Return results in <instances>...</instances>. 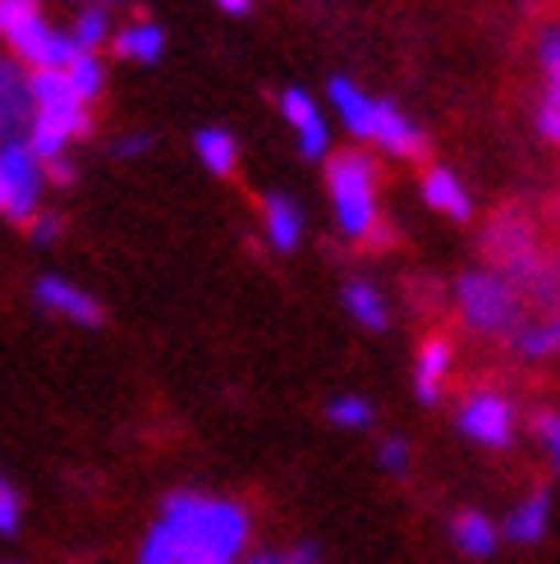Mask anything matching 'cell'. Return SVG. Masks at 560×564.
<instances>
[{
	"label": "cell",
	"mask_w": 560,
	"mask_h": 564,
	"mask_svg": "<svg viewBox=\"0 0 560 564\" xmlns=\"http://www.w3.org/2000/svg\"><path fill=\"white\" fill-rule=\"evenodd\" d=\"M381 464H386L390 473H405V468H409V445H405L400 436L381 441Z\"/></svg>",
	"instance_id": "484cf974"
},
{
	"label": "cell",
	"mask_w": 560,
	"mask_h": 564,
	"mask_svg": "<svg viewBox=\"0 0 560 564\" xmlns=\"http://www.w3.org/2000/svg\"><path fill=\"white\" fill-rule=\"evenodd\" d=\"M0 37L10 42V51L19 61L37 69H65L78 46L69 33H55V28L42 19L37 6H28V0H0Z\"/></svg>",
	"instance_id": "5b68a950"
},
{
	"label": "cell",
	"mask_w": 560,
	"mask_h": 564,
	"mask_svg": "<svg viewBox=\"0 0 560 564\" xmlns=\"http://www.w3.org/2000/svg\"><path fill=\"white\" fill-rule=\"evenodd\" d=\"M483 243H487L492 271H496V275H506L519 294L534 285L538 271H542L547 258H551V252H542V243H538L534 220H528L524 212H515V207H506V212H500V216L487 225Z\"/></svg>",
	"instance_id": "8992f818"
},
{
	"label": "cell",
	"mask_w": 560,
	"mask_h": 564,
	"mask_svg": "<svg viewBox=\"0 0 560 564\" xmlns=\"http://www.w3.org/2000/svg\"><path fill=\"white\" fill-rule=\"evenodd\" d=\"M542 65H547V93L538 106V133L547 143H560V28L542 33Z\"/></svg>",
	"instance_id": "4fadbf2b"
},
{
	"label": "cell",
	"mask_w": 560,
	"mask_h": 564,
	"mask_svg": "<svg viewBox=\"0 0 560 564\" xmlns=\"http://www.w3.org/2000/svg\"><path fill=\"white\" fill-rule=\"evenodd\" d=\"M515 354L519 358H551L560 354V313H542V317H528L515 330Z\"/></svg>",
	"instance_id": "ac0fdd59"
},
{
	"label": "cell",
	"mask_w": 560,
	"mask_h": 564,
	"mask_svg": "<svg viewBox=\"0 0 560 564\" xmlns=\"http://www.w3.org/2000/svg\"><path fill=\"white\" fill-rule=\"evenodd\" d=\"M423 197H428V207H432V212L451 216V220H469V216H473V197H469V188L460 184L455 171H445V165H432V171L423 175Z\"/></svg>",
	"instance_id": "9a60e30c"
},
{
	"label": "cell",
	"mask_w": 560,
	"mask_h": 564,
	"mask_svg": "<svg viewBox=\"0 0 560 564\" xmlns=\"http://www.w3.org/2000/svg\"><path fill=\"white\" fill-rule=\"evenodd\" d=\"M152 148H157L152 133H133V138H120V143H116V156L133 161V156H143V152H152Z\"/></svg>",
	"instance_id": "4316f807"
},
{
	"label": "cell",
	"mask_w": 560,
	"mask_h": 564,
	"mask_svg": "<svg viewBox=\"0 0 560 564\" xmlns=\"http://www.w3.org/2000/svg\"><path fill=\"white\" fill-rule=\"evenodd\" d=\"M28 93H33V124H28V152L42 165L61 161L74 138L93 133V110L83 101L61 69H37L28 74Z\"/></svg>",
	"instance_id": "7a4b0ae2"
},
{
	"label": "cell",
	"mask_w": 560,
	"mask_h": 564,
	"mask_svg": "<svg viewBox=\"0 0 560 564\" xmlns=\"http://www.w3.org/2000/svg\"><path fill=\"white\" fill-rule=\"evenodd\" d=\"M547 528H551V496L547 491H534L524 505H515V514L506 519V528H500V532H506L510 542H524L528 546V542H542Z\"/></svg>",
	"instance_id": "2e32d148"
},
{
	"label": "cell",
	"mask_w": 560,
	"mask_h": 564,
	"mask_svg": "<svg viewBox=\"0 0 560 564\" xmlns=\"http://www.w3.org/2000/svg\"><path fill=\"white\" fill-rule=\"evenodd\" d=\"M69 37H74L78 51H88V55H93L97 46L110 42V14H106L101 6H88V10L74 19V33H69Z\"/></svg>",
	"instance_id": "603a6c76"
},
{
	"label": "cell",
	"mask_w": 560,
	"mask_h": 564,
	"mask_svg": "<svg viewBox=\"0 0 560 564\" xmlns=\"http://www.w3.org/2000/svg\"><path fill=\"white\" fill-rule=\"evenodd\" d=\"M451 362H455V349L445 335H432V340H423V349H418V362H413V390L423 404H437L441 390H445V377H451Z\"/></svg>",
	"instance_id": "7c38bea8"
},
{
	"label": "cell",
	"mask_w": 560,
	"mask_h": 564,
	"mask_svg": "<svg viewBox=\"0 0 560 564\" xmlns=\"http://www.w3.org/2000/svg\"><path fill=\"white\" fill-rule=\"evenodd\" d=\"M368 138H373L381 152H390V156H405V161H423V156H428V138H423V129H418V124L405 116V110H396L390 101H377Z\"/></svg>",
	"instance_id": "9c48e42d"
},
{
	"label": "cell",
	"mask_w": 560,
	"mask_h": 564,
	"mask_svg": "<svg viewBox=\"0 0 560 564\" xmlns=\"http://www.w3.org/2000/svg\"><path fill=\"white\" fill-rule=\"evenodd\" d=\"M19 523H23V500H19L10 477L0 473V538H14Z\"/></svg>",
	"instance_id": "d4e9b609"
},
{
	"label": "cell",
	"mask_w": 560,
	"mask_h": 564,
	"mask_svg": "<svg viewBox=\"0 0 560 564\" xmlns=\"http://www.w3.org/2000/svg\"><path fill=\"white\" fill-rule=\"evenodd\" d=\"M46 180H55V184H65V188H69V184L78 180V171H74V161H69V156H61V161H51V165H46Z\"/></svg>",
	"instance_id": "f546056e"
},
{
	"label": "cell",
	"mask_w": 560,
	"mask_h": 564,
	"mask_svg": "<svg viewBox=\"0 0 560 564\" xmlns=\"http://www.w3.org/2000/svg\"><path fill=\"white\" fill-rule=\"evenodd\" d=\"M322 560V551L313 546V542H303V546H294L290 555H286V564H317Z\"/></svg>",
	"instance_id": "4dcf8cb0"
},
{
	"label": "cell",
	"mask_w": 560,
	"mask_h": 564,
	"mask_svg": "<svg viewBox=\"0 0 560 564\" xmlns=\"http://www.w3.org/2000/svg\"><path fill=\"white\" fill-rule=\"evenodd\" d=\"M28 230H33V239H37V243H55V235H61V220L46 216V212H37L33 220H28Z\"/></svg>",
	"instance_id": "83f0119b"
},
{
	"label": "cell",
	"mask_w": 560,
	"mask_h": 564,
	"mask_svg": "<svg viewBox=\"0 0 560 564\" xmlns=\"http://www.w3.org/2000/svg\"><path fill=\"white\" fill-rule=\"evenodd\" d=\"M345 307H349V317H354L358 326H368V330H386V326H390L386 299L368 285V280H349V285H345Z\"/></svg>",
	"instance_id": "44dd1931"
},
{
	"label": "cell",
	"mask_w": 560,
	"mask_h": 564,
	"mask_svg": "<svg viewBox=\"0 0 560 564\" xmlns=\"http://www.w3.org/2000/svg\"><path fill=\"white\" fill-rule=\"evenodd\" d=\"M326 188L335 203V220L349 239H373L381 230L377 207V165L363 152H335L326 165Z\"/></svg>",
	"instance_id": "277c9868"
},
{
	"label": "cell",
	"mask_w": 560,
	"mask_h": 564,
	"mask_svg": "<svg viewBox=\"0 0 560 564\" xmlns=\"http://www.w3.org/2000/svg\"><path fill=\"white\" fill-rule=\"evenodd\" d=\"M0 212H10V184H6V165H0Z\"/></svg>",
	"instance_id": "d6a6232c"
},
{
	"label": "cell",
	"mask_w": 560,
	"mask_h": 564,
	"mask_svg": "<svg viewBox=\"0 0 560 564\" xmlns=\"http://www.w3.org/2000/svg\"><path fill=\"white\" fill-rule=\"evenodd\" d=\"M33 294H37V303L46 307V313L69 317V322H78V326H101V322H106L101 303H97L88 290H78V285H69V280H61V275H42L37 285H33Z\"/></svg>",
	"instance_id": "8fae6325"
},
{
	"label": "cell",
	"mask_w": 560,
	"mask_h": 564,
	"mask_svg": "<svg viewBox=\"0 0 560 564\" xmlns=\"http://www.w3.org/2000/svg\"><path fill=\"white\" fill-rule=\"evenodd\" d=\"M451 532H455V546L464 555H473V560H487L496 551V542H500V528L487 514H478V510H464Z\"/></svg>",
	"instance_id": "d6986e66"
},
{
	"label": "cell",
	"mask_w": 560,
	"mask_h": 564,
	"mask_svg": "<svg viewBox=\"0 0 560 564\" xmlns=\"http://www.w3.org/2000/svg\"><path fill=\"white\" fill-rule=\"evenodd\" d=\"M455 303L469 330L478 335H500V340H515V330L528 322V299L510 285L506 275L487 271H469L455 285Z\"/></svg>",
	"instance_id": "3957f363"
},
{
	"label": "cell",
	"mask_w": 560,
	"mask_h": 564,
	"mask_svg": "<svg viewBox=\"0 0 560 564\" xmlns=\"http://www.w3.org/2000/svg\"><path fill=\"white\" fill-rule=\"evenodd\" d=\"M280 110H286V120L294 124L299 152H303L308 161L331 156V124L322 120V110H317L313 97H308L303 88H286V97H280Z\"/></svg>",
	"instance_id": "30bf717a"
},
{
	"label": "cell",
	"mask_w": 560,
	"mask_h": 564,
	"mask_svg": "<svg viewBox=\"0 0 560 564\" xmlns=\"http://www.w3.org/2000/svg\"><path fill=\"white\" fill-rule=\"evenodd\" d=\"M248 564H286V555H271V551H267V555H254Z\"/></svg>",
	"instance_id": "836d02e7"
},
{
	"label": "cell",
	"mask_w": 560,
	"mask_h": 564,
	"mask_svg": "<svg viewBox=\"0 0 560 564\" xmlns=\"http://www.w3.org/2000/svg\"><path fill=\"white\" fill-rule=\"evenodd\" d=\"M262 230H267L276 252H294L303 239V207L290 193H271L262 203Z\"/></svg>",
	"instance_id": "5bb4252c"
},
{
	"label": "cell",
	"mask_w": 560,
	"mask_h": 564,
	"mask_svg": "<svg viewBox=\"0 0 560 564\" xmlns=\"http://www.w3.org/2000/svg\"><path fill=\"white\" fill-rule=\"evenodd\" d=\"M460 432L487 449H506L515 441V404L500 390H473L460 404Z\"/></svg>",
	"instance_id": "52a82bcc"
},
{
	"label": "cell",
	"mask_w": 560,
	"mask_h": 564,
	"mask_svg": "<svg viewBox=\"0 0 560 564\" xmlns=\"http://www.w3.org/2000/svg\"><path fill=\"white\" fill-rule=\"evenodd\" d=\"M161 51H165V28L152 19H138L116 33V55H125V61L152 65V61H161Z\"/></svg>",
	"instance_id": "e0dca14e"
},
{
	"label": "cell",
	"mask_w": 560,
	"mask_h": 564,
	"mask_svg": "<svg viewBox=\"0 0 560 564\" xmlns=\"http://www.w3.org/2000/svg\"><path fill=\"white\" fill-rule=\"evenodd\" d=\"M193 152H198V161L207 165L212 175H230L235 161H239V143H235V133H226V129H198Z\"/></svg>",
	"instance_id": "ffe728a7"
},
{
	"label": "cell",
	"mask_w": 560,
	"mask_h": 564,
	"mask_svg": "<svg viewBox=\"0 0 560 564\" xmlns=\"http://www.w3.org/2000/svg\"><path fill=\"white\" fill-rule=\"evenodd\" d=\"M161 523L180 546V564H239L254 519L235 500L175 491L161 505Z\"/></svg>",
	"instance_id": "6da1fadb"
},
{
	"label": "cell",
	"mask_w": 560,
	"mask_h": 564,
	"mask_svg": "<svg viewBox=\"0 0 560 564\" xmlns=\"http://www.w3.org/2000/svg\"><path fill=\"white\" fill-rule=\"evenodd\" d=\"M538 432H542V441H547V449H551V459H556V468H560V417H556V413L538 417Z\"/></svg>",
	"instance_id": "f1b7e54d"
},
{
	"label": "cell",
	"mask_w": 560,
	"mask_h": 564,
	"mask_svg": "<svg viewBox=\"0 0 560 564\" xmlns=\"http://www.w3.org/2000/svg\"><path fill=\"white\" fill-rule=\"evenodd\" d=\"M248 10H254V6H248V0H220V14H235V19H244Z\"/></svg>",
	"instance_id": "1f68e13d"
},
{
	"label": "cell",
	"mask_w": 560,
	"mask_h": 564,
	"mask_svg": "<svg viewBox=\"0 0 560 564\" xmlns=\"http://www.w3.org/2000/svg\"><path fill=\"white\" fill-rule=\"evenodd\" d=\"M65 78H69V88L83 97V101H97L101 97V83H106V69H101V61L97 55H88V51H78L74 61L61 69Z\"/></svg>",
	"instance_id": "7402d4cb"
},
{
	"label": "cell",
	"mask_w": 560,
	"mask_h": 564,
	"mask_svg": "<svg viewBox=\"0 0 560 564\" xmlns=\"http://www.w3.org/2000/svg\"><path fill=\"white\" fill-rule=\"evenodd\" d=\"M326 417L335 427H373V404L358 400V394H335L326 404Z\"/></svg>",
	"instance_id": "cb8c5ba5"
},
{
	"label": "cell",
	"mask_w": 560,
	"mask_h": 564,
	"mask_svg": "<svg viewBox=\"0 0 560 564\" xmlns=\"http://www.w3.org/2000/svg\"><path fill=\"white\" fill-rule=\"evenodd\" d=\"M33 124V93H28V74L19 61L0 55V143H19Z\"/></svg>",
	"instance_id": "ba28073f"
}]
</instances>
